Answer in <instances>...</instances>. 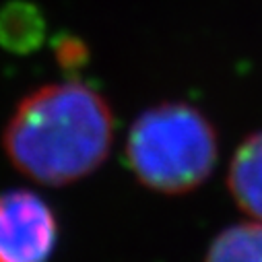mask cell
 I'll use <instances>...</instances> for the list:
<instances>
[{
  "label": "cell",
  "mask_w": 262,
  "mask_h": 262,
  "mask_svg": "<svg viewBox=\"0 0 262 262\" xmlns=\"http://www.w3.org/2000/svg\"><path fill=\"white\" fill-rule=\"evenodd\" d=\"M114 116L87 85L50 83L25 95L13 112L3 145L29 180L64 186L93 173L110 155Z\"/></svg>",
  "instance_id": "1"
},
{
  "label": "cell",
  "mask_w": 262,
  "mask_h": 262,
  "mask_svg": "<svg viewBox=\"0 0 262 262\" xmlns=\"http://www.w3.org/2000/svg\"><path fill=\"white\" fill-rule=\"evenodd\" d=\"M219 155L209 118L188 103H159L128 133L126 157L137 180L161 194H184L213 173Z\"/></svg>",
  "instance_id": "2"
},
{
  "label": "cell",
  "mask_w": 262,
  "mask_h": 262,
  "mask_svg": "<svg viewBox=\"0 0 262 262\" xmlns=\"http://www.w3.org/2000/svg\"><path fill=\"white\" fill-rule=\"evenodd\" d=\"M58 244V219L31 190L0 192V262H48Z\"/></svg>",
  "instance_id": "3"
},
{
  "label": "cell",
  "mask_w": 262,
  "mask_h": 262,
  "mask_svg": "<svg viewBox=\"0 0 262 262\" xmlns=\"http://www.w3.org/2000/svg\"><path fill=\"white\" fill-rule=\"evenodd\" d=\"M227 188L237 207L262 223V130L237 147L229 163Z\"/></svg>",
  "instance_id": "4"
},
{
  "label": "cell",
  "mask_w": 262,
  "mask_h": 262,
  "mask_svg": "<svg viewBox=\"0 0 262 262\" xmlns=\"http://www.w3.org/2000/svg\"><path fill=\"white\" fill-rule=\"evenodd\" d=\"M205 262H262V223H237L211 244Z\"/></svg>",
  "instance_id": "5"
},
{
  "label": "cell",
  "mask_w": 262,
  "mask_h": 262,
  "mask_svg": "<svg viewBox=\"0 0 262 262\" xmlns=\"http://www.w3.org/2000/svg\"><path fill=\"white\" fill-rule=\"evenodd\" d=\"M21 21H19V31H25V27H29V29H35V25L39 23L37 19H35V11L33 9H25V15H21L19 17ZM0 25H3V29H0V37H3V41L7 43L11 37H15V25H17V19H15V15H11V11H7L5 13V19L0 21ZM27 35H29V39L33 41L35 39V33H31V31H25Z\"/></svg>",
  "instance_id": "6"
}]
</instances>
